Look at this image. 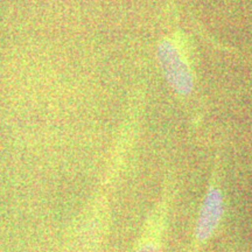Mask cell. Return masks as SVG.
<instances>
[{
	"label": "cell",
	"mask_w": 252,
	"mask_h": 252,
	"mask_svg": "<svg viewBox=\"0 0 252 252\" xmlns=\"http://www.w3.org/2000/svg\"><path fill=\"white\" fill-rule=\"evenodd\" d=\"M105 217L103 206H94L82 217L64 252H100L105 235Z\"/></svg>",
	"instance_id": "6da1fadb"
},
{
	"label": "cell",
	"mask_w": 252,
	"mask_h": 252,
	"mask_svg": "<svg viewBox=\"0 0 252 252\" xmlns=\"http://www.w3.org/2000/svg\"><path fill=\"white\" fill-rule=\"evenodd\" d=\"M158 60L166 80L176 93L187 94L193 89V78L174 43L165 40L158 48Z\"/></svg>",
	"instance_id": "7a4b0ae2"
},
{
	"label": "cell",
	"mask_w": 252,
	"mask_h": 252,
	"mask_svg": "<svg viewBox=\"0 0 252 252\" xmlns=\"http://www.w3.org/2000/svg\"><path fill=\"white\" fill-rule=\"evenodd\" d=\"M223 214V196L219 185H212L204 197L195 228V243L203 244L212 237Z\"/></svg>",
	"instance_id": "3957f363"
},
{
	"label": "cell",
	"mask_w": 252,
	"mask_h": 252,
	"mask_svg": "<svg viewBox=\"0 0 252 252\" xmlns=\"http://www.w3.org/2000/svg\"><path fill=\"white\" fill-rule=\"evenodd\" d=\"M167 216L166 201L157 208L132 252H161Z\"/></svg>",
	"instance_id": "277c9868"
}]
</instances>
